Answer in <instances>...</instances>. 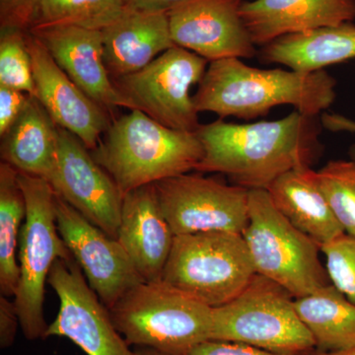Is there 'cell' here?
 Returning a JSON list of instances; mask_svg holds the SVG:
<instances>
[{
	"instance_id": "6da1fadb",
	"label": "cell",
	"mask_w": 355,
	"mask_h": 355,
	"mask_svg": "<svg viewBox=\"0 0 355 355\" xmlns=\"http://www.w3.org/2000/svg\"><path fill=\"white\" fill-rule=\"evenodd\" d=\"M314 118L295 110L277 121L200 125L196 133L203 155L196 171L221 173L248 190H266L284 173L310 167L320 148Z\"/></svg>"
},
{
	"instance_id": "7a4b0ae2",
	"label": "cell",
	"mask_w": 355,
	"mask_h": 355,
	"mask_svg": "<svg viewBox=\"0 0 355 355\" xmlns=\"http://www.w3.org/2000/svg\"><path fill=\"white\" fill-rule=\"evenodd\" d=\"M335 79L324 70L260 69L241 58H224L209 62L193 99L198 113L210 112L220 118L250 120L280 105L315 116L335 101Z\"/></svg>"
},
{
	"instance_id": "3957f363",
	"label": "cell",
	"mask_w": 355,
	"mask_h": 355,
	"mask_svg": "<svg viewBox=\"0 0 355 355\" xmlns=\"http://www.w3.org/2000/svg\"><path fill=\"white\" fill-rule=\"evenodd\" d=\"M90 153L123 195L196 171L203 155L197 133L165 127L140 110L112 121Z\"/></svg>"
},
{
	"instance_id": "277c9868",
	"label": "cell",
	"mask_w": 355,
	"mask_h": 355,
	"mask_svg": "<svg viewBox=\"0 0 355 355\" xmlns=\"http://www.w3.org/2000/svg\"><path fill=\"white\" fill-rule=\"evenodd\" d=\"M109 311L116 330L135 347L188 355L211 336L214 308L162 279L133 287Z\"/></svg>"
},
{
	"instance_id": "5b68a950",
	"label": "cell",
	"mask_w": 355,
	"mask_h": 355,
	"mask_svg": "<svg viewBox=\"0 0 355 355\" xmlns=\"http://www.w3.org/2000/svg\"><path fill=\"white\" fill-rule=\"evenodd\" d=\"M293 296L258 275L226 304L214 308L210 340L244 343L288 355H309L316 343L299 317Z\"/></svg>"
},
{
	"instance_id": "8992f818",
	"label": "cell",
	"mask_w": 355,
	"mask_h": 355,
	"mask_svg": "<svg viewBox=\"0 0 355 355\" xmlns=\"http://www.w3.org/2000/svg\"><path fill=\"white\" fill-rule=\"evenodd\" d=\"M26 200V218L21 230L18 263L19 284L14 296L20 328L29 340H44L46 284L58 259L73 258L58 232L53 187L43 178L19 172Z\"/></svg>"
},
{
	"instance_id": "52a82bcc",
	"label": "cell",
	"mask_w": 355,
	"mask_h": 355,
	"mask_svg": "<svg viewBox=\"0 0 355 355\" xmlns=\"http://www.w3.org/2000/svg\"><path fill=\"white\" fill-rule=\"evenodd\" d=\"M243 237L256 272L277 282L294 298L331 284L320 261L321 248L280 214L268 191L249 190V222Z\"/></svg>"
},
{
	"instance_id": "ba28073f",
	"label": "cell",
	"mask_w": 355,
	"mask_h": 355,
	"mask_svg": "<svg viewBox=\"0 0 355 355\" xmlns=\"http://www.w3.org/2000/svg\"><path fill=\"white\" fill-rule=\"evenodd\" d=\"M257 275L243 234L175 236L162 280L211 308L226 304Z\"/></svg>"
},
{
	"instance_id": "9c48e42d",
	"label": "cell",
	"mask_w": 355,
	"mask_h": 355,
	"mask_svg": "<svg viewBox=\"0 0 355 355\" xmlns=\"http://www.w3.org/2000/svg\"><path fill=\"white\" fill-rule=\"evenodd\" d=\"M207 62L195 53L174 46L144 69L114 83L135 110L165 127L196 132L200 125L191 88L202 80Z\"/></svg>"
},
{
	"instance_id": "30bf717a",
	"label": "cell",
	"mask_w": 355,
	"mask_h": 355,
	"mask_svg": "<svg viewBox=\"0 0 355 355\" xmlns=\"http://www.w3.org/2000/svg\"><path fill=\"white\" fill-rule=\"evenodd\" d=\"M175 236L202 232L243 234L249 222V190L200 174L180 175L155 184Z\"/></svg>"
},
{
	"instance_id": "8fae6325",
	"label": "cell",
	"mask_w": 355,
	"mask_h": 355,
	"mask_svg": "<svg viewBox=\"0 0 355 355\" xmlns=\"http://www.w3.org/2000/svg\"><path fill=\"white\" fill-rule=\"evenodd\" d=\"M48 284L60 299V309L44 338H69L87 355L133 354L73 258L55 261Z\"/></svg>"
},
{
	"instance_id": "7c38bea8",
	"label": "cell",
	"mask_w": 355,
	"mask_h": 355,
	"mask_svg": "<svg viewBox=\"0 0 355 355\" xmlns=\"http://www.w3.org/2000/svg\"><path fill=\"white\" fill-rule=\"evenodd\" d=\"M58 232L89 286L108 309L144 280L116 238L91 223L57 196Z\"/></svg>"
},
{
	"instance_id": "4fadbf2b",
	"label": "cell",
	"mask_w": 355,
	"mask_h": 355,
	"mask_svg": "<svg viewBox=\"0 0 355 355\" xmlns=\"http://www.w3.org/2000/svg\"><path fill=\"white\" fill-rule=\"evenodd\" d=\"M48 182L58 197L105 233L116 238L123 193L83 141L60 127L57 162Z\"/></svg>"
},
{
	"instance_id": "5bb4252c",
	"label": "cell",
	"mask_w": 355,
	"mask_h": 355,
	"mask_svg": "<svg viewBox=\"0 0 355 355\" xmlns=\"http://www.w3.org/2000/svg\"><path fill=\"white\" fill-rule=\"evenodd\" d=\"M242 0H184L167 12L175 46L209 62L250 58L254 44L243 22Z\"/></svg>"
},
{
	"instance_id": "9a60e30c",
	"label": "cell",
	"mask_w": 355,
	"mask_h": 355,
	"mask_svg": "<svg viewBox=\"0 0 355 355\" xmlns=\"http://www.w3.org/2000/svg\"><path fill=\"white\" fill-rule=\"evenodd\" d=\"M35 97L58 127L67 130L94 150L112 120L109 112L91 100L58 67L46 46L28 31Z\"/></svg>"
},
{
	"instance_id": "2e32d148",
	"label": "cell",
	"mask_w": 355,
	"mask_h": 355,
	"mask_svg": "<svg viewBox=\"0 0 355 355\" xmlns=\"http://www.w3.org/2000/svg\"><path fill=\"white\" fill-rule=\"evenodd\" d=\"M67 76L110 114L135 110L114 85L104 60L102 31L76 26L41 25L29 30Z\"/></svg>"
},
{
	"instance_id": "e0dca14e",
	"label": "cell",
	"mask_w": 355,
	"mask_h": 355,
	"mask_svg": "<svg viewBox=\"0 0 355 355\" xmlns=\"http://www.w3.org/2000/svg\"><path fill=\"white\" fill-rule=\"evenodd\" d=\"M116 239L144 282L162 279L174 243L155 184L125 193Z\"/></svg>"
},
{
	"instance_id": "ac0fdd59",
	"label": "cell",
	"mask_w": 355,
	"mask_h": 355,
	"mask_svg": "<svg viewBox=\"0 0 355 355\" xmlns=\"http://www.w3.org/2000/svg\"><path fill=\"white\" fill-rule=\"evenodd\" d=\"M243 22L254 44L352 22L355 0H252L240 6Z\"/></svg>"
},
{
	"instance_id": "d6986e66",
	"label": "cell",
	"mask_w": 355,
	"mask_h": 355,
	"mask_svg": "<svg viewBox=\"0 0 355 355\" xmlns=\"http://www.w3.org/2000/svg\"><path fill=\"white\" fill-rule=\"evenodd\" d=\"M102 36L105 64L113 81L144 69L175 46L167 12L128 7L102 30Z\"/></svg>"
},
{
	"instance_id": "ffe728a7",
	"label": "cell",
	"mask_w": 355,
	"mask_h": 355,
	"mask_svg": "<svg viewBox=\"0 0 355 355\" xmlns=\"http://www.w3.org/2000/svg\"><path fill=\"white\" fill-rule=\"evenodd\" d=\"M266 191L280 214L320 248L345 233L310 167L284 173Z\"/></svg>"
},
{
	"instance_id": "44dd1931",
	"label": "cell",
	"mask_w": 355,
	"mask_h": 355,
	"mask_svg": "<svg viewBox=\"0 0 355 355\" xmlns=\"http://www.w3.org/2000/svg\"><path fill=\"white\" fill-rule=\"evenodd\" d=\"M58 127L35 96H29L22 113L1 137L2 162L18 172L49 181L55 162Z\"/></svg>"
},
{
	"instance_id": "7402d4cb",
	"label": "cell",
	"mask_w": 355,
	"mask_h": 355,
	"mask_svg": "<svg viewBox=\"0 0 355 355\" xmlns=\"http://www.w3.org/2000/svg\"><path fill=\"white\" fill-rule=\"evenodd\" d=\"M261 55L294 71H320L355 58V26L343 23L280 37L266 44Z\"/></svg>"
},
{
	"instance_id": "603a6c76",
	"label": "cell",
	"mask_w": 355,
	"mask_h": 355,
	"mask_svg": "<svg viewBox=\"0 0 355 355\" xmlns=\"http://www.w3.org/2000/svg\"><path fill=\"white\" fill-rule=\"evenodd\" d=\"M294 305L318 352L355 349V304L333 284L294 299Z\"/></svg>"
},
{
	"instance_id": "cb8c5ba5",
	"label": "cell",
	"mask_w": 355,
	"mask_h": 355,
	"mask_svg": "<svg viewBox=\"0 0 355 355\" xmlns=\"http://www.w3.org/2000/svg\"><path fill=\"white\" fill-rule=\"evenodd\" d=\"M26 218V200L19 172L0 164V294L14 297L20 279L17 247Z\"/></svg>"
},
{
	"instance_id": "d4e9b609",
	"label": "cell",
	"mask_w": 355,
	"mask_h": 355,
	"mask_svg": "<svg viewBox=\"0 0 355 355\" xmlns=\"http://www.w3.org/2000/svg\"><path fill=\"white\" fill-rule=\"evenodd\" d=\"M125 7L127 0H40L33 27L67 25L102 31Z\"/></svg>"
},
{
	"instance_id": "484cf974",
	"label": "cell",
	"mask_w": 355,
	"mask_h": 355,
	"mask_svg": "<svg viewBox=\"0 0 355 355\" xmlns=\"http://www.w3.org/2000/svg\"><path fill=\"white\" fill-rule=\"evenodd\" d=\"M317 174L336 218L355 237V160L331 161Z\"/></svg>"
},
{
	"instance_id": "4316f807",
	"label": "cell",
	"mask_w": 355,
	"mask_h": 355,
	"mask_svg": "<svg viewBox=\"0 0 355 355\" xmlns=\"http://www.w3.org/2000/svg\"><path fill=\"white\" fill-rule=\"evenodd\" d=\"M28 31L0 29V85L35 96Z\"/></svg>"
},
{
	"instance_id": "83f0119b",
	"label": "cell",
	"mask_w": 355,
	"mask_h": 355,
	"mask_svg": "<svg viewBox=\"0 0 355 355\" xmlns=\"http://www.w3.org/2000/svg\"><path fill=\"white\" fill-rule=\"evenodd\" d=\"M331 284L355 304V237L343 233L321 247Z\"/></svg>"
},
{
	"instance_id": "f1b7e54d",
	"label": "cell",
	"mask_w": 355,
	"mask_h": 355,
	"mask_svg": "<svg viewBox=\"0 0 355 355\" xmlns=\"http://www.w3.org/2000/svg\"><path fill=\"white\" fill-rule=\"evenodd\" d=\"M40 0H0V29L29 31L36 20Z\"/></svg>"
},
{
	"instance_id": "f546056e",
	"label": "cell",
	"mask_w": 355,
	"mask_h": 355,
	"mask_svg": "<svg viewBox=\"0 0 355 355\" xmlns=\"http://www.w3.org/2000/svg\"><path fill=\"white\" fill-rule=\"evenodd\" d=\"M29 94L0 85V137H3L22 113Z\"/></svg>"
},
{
	"instance_id": "4dcf8cb0",
	"label": "cell",
	"mask_w": 355,
	"mask_h": 355,
	"mask_svg": "<svg viewBox=\"0 0 355 355\" xmlns=\"http://www.w3.org/2000/svg\"><path fill=\"white\" fill-rule=\"evenodd\" d=\"M188 355H288L275 354L244 343L209 340L191 349Z\"/></svg>"
},
{
	"instance_id": "1f68e13d",
	"label": "cell",
	"mask_w": 355,
	"mask_h": 355,
	"mask_svg": "<svg viewBox=\"0 0 355 355\" xmlns=\"http://www.w3.org/2000/svg\"><path fill=\"white\" fill-rule=\"evenodd\" d=\"M10 297L0 296V347L8 349L13 345L20 327L19 315L15 302Z\"/></svg>"
},
{
	"instance_id": "d6a6232c",
	"label": "cell",
	"mask_w": 355,
	"mask_h": 355,
	"mask_svg": "<svg viewBox=\"0 0 355 355\" xmlns=\"http://www.w3.org/2000/svg\"><path fill=\"white\" fill-rule=\"evenodd\" d=\"M184 0H127V7L146 12H168Z\"/></svg>"
},
{
	"instance_id": "836d02e7",
	"label": "cell",
	"mask_w": 355,
	"mask_h": 355,
	"mask_svg": "<svg viewBox=\"0 0 355 355\" xmlns=\"http://www.w3.org/2000/svg\"><path fill=\"white\" fill-rule=\"evenodd\" d=\"M323 123L324 127L333 130H347V132H355L354 121L336 114H324Z\"/></svg>"
},
{
	"instance_id": "e575fe53",
	"label": "cell",
	"mask_w": 355,
	"mask_h": 355,
	"mask_svg": "<svg viewBox=\"0 0 355 355\" xmlns=\"http://www.w3.org/2000/svg\"><path fill=\"white\" fill-rule=\"evenodd\" d=\"M132 355H168L150 347H137L133 349Z\"/></svg>"
},
{
	"instance_id": "d590c367",
	"label": "cell",
	"mask_w": 355,
	"mask_h": 355,
	"mask_svg": "<svg viewBox=\"0 0 355 355\" xmlns=\"http://www.w3.org/2000/svg\"><path fill=\"white\" fill-rule=\"evenodd\" d=\"M309 355H355V349L345 350V352H313Z\"/></svg>"
},
{
	"instance_id": "8d00e7d4",
	"label": "cell",
	"mask_w": 355,
	"mask_h": 355,
	"mask_svg": "<svg viewBox=\"0 0 355 355\" xmlns=\"http://www.w3.org/2000/svg\"><path fill=\"white\" fill-rule=\"evenodd\" d=\"M350 156H352V160H355V146L350 148Z\"/></svg>"
}]
</instances>
